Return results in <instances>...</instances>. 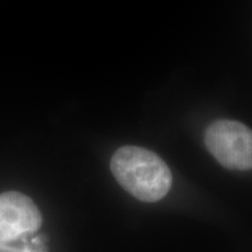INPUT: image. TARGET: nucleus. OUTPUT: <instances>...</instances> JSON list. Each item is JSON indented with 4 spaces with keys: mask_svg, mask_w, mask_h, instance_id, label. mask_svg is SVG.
<instances>
[{
    "mask_svg": "<svg viewBox=\"0 0 252 252\" xmlns=\"http://www.w3.org/2000/svg\"><path fill=\"white\" fill-rule=\"evenodd\" d=\"M110 167L118 184L143 202H158L171 189V169L150 150L138 146L121 147L112 156Z\"/></svg>",
    "mask_w": 252,
    "mask_h": 252,
    "instance_id": "obj_1",
    "label": "nucleus"
},
{
    "mask_svg": "<svg viewBox=\"0 0 252 252\" xmlns=\"http://www.w3.org/2000/svg\"><path fill=\"white\" fill-rule=\"evenodd\" d=\"M42 215L31 197L19 191L0 194V252H45L36 236Z\"/></svg>",
    "mask_w": 252,
    "mask_h": 252,
    "instance_id": "obj_2",
    "label": "nucleus"
},
{
    "mask_svg": "<svg viewBox=\"0 0 252 252\" xmlns=\"http://www.w3.org/2000/svg\"><path fill=\"white\" fill-rule=\"evenodd\" d=\"M208 151L220 165L235 171L252 169V130L242 123L220 119L207 128Z\"/></svg>",
    "mask_w": 252,
    "mask_h": 252,
    "instance_id": "obj_3",
    "label": "nucleus"
}]
</instances>
